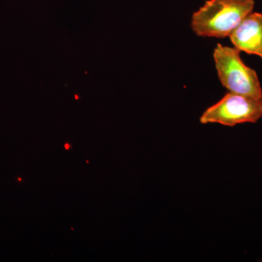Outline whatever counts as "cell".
<instances>
[{
  "instance_id": "6",
  "label": "cell",
  "mask_w": 262,
  "mask_h": 262,
  "mask_svg": "<svg viewBox=\"0 0 262 262\" xmlns=\"http://www.w3.org/2000/svg\"><path fill=\"white\" fill-rule=\"evenodd\" d=\"M75 98H76V99H77V98H78V96H75Z\"/></svg>"
},
{
  "instance_id": "2",
  "label": "cell",
  "mask_w": 262,
  "mask_h": 262,
  "mask_svg": "<svg viewBox=\"0 0 262 262\" xmlns=\"http://www.w3.org/2000/svg\"><path fill=\"white\" fill-rule=\"evenodd\" d=\"M238 50L218 44L213 60L219 79L229 92L262 103V89L257 73L244 63Z\"/></svg>"
},
{
  "instance_id": "1",
  "label": "cell",
  "mask_w": 262,
  "mask_h": 262,
  "mask_svg": "<svg viewBox=\"0 0 262 262\" xmlns=\"http://www.w3.org/2000/svg\"><path fill=\"white\" fill-rule=\"evenodd\" d=\"M254 0H208L192 14L191 27L199 37L225 38L252 13Z\"/></svg>"
},
{
  "instance_id": "5",
  "label": "cell",
  "mask_w": 262,
  "mask_h": 262,
  "mask_svg": "<svg viewBox=\"0 0 262 262\" xmlns=\"http://www.w3.org/2000/svg\"><path fill=\"white\" fill-rule=\"evenodd\" d=\"M65 148H66V149H70V144H66V145H65Z\"/></svg>"
},
{
  "instance_id": "4",
  "label": "cell",
  "mask_w": 262,
  "mask_h": 262,
  "mask_svg": "<svg viewBox=\"0 0 262 262\" xmlns=\"http://www.w3.org/2000/svg\"><path fill=\"white\" fill-rule=\"evenodd\" d=\"M234 47L239 51L262 58V14L251 13L229 35Z\"/></svg>"
},
{
  "instance_id": "3",
  "label": "cell",
  "mask_w": 262,
  "mask_h": 262,
  "mask_svg": "<svg viewBox=\"0 0 262 262\" xmlns=\"http://www.w3.org/2000/svg\"><path fill=\"white\" fill-rule=\"evenodd\" d=\"M262 117V103L242 95L227 93L207 108L200 117L203 125L217 123L234 127L238 124L256 123Z\"/></svg>"
}]
</instances>
